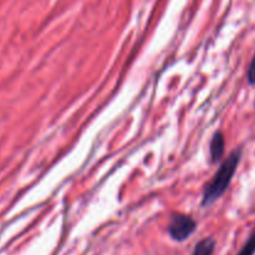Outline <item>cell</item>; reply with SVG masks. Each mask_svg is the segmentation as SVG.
I'll return each mask as SVG.
<instances>
[{"mask_svg":"<svg viewBox=\"0 0 255 255\" xmlns=\"http://www.w3.org/2000/svg\"><path fill=\"white\" fill-rule=\"evenodd\" d=\"M242 158V148H237L236 151L229 154L228 158L222 163L213 179L206 186L202 198V206L208 207L213 204L217 199L221 198L224 192L228 189L232 178L236 174L238 164Z\"/></svg>","mask_w":255,"mask_h":255,"instance_id":"1","label":"cell"},{"mask_svg":"<svg viewBox=\"0 0 255 255\" xmlns=\"http://www.w3.org/2000/svg\"><path fill=\"white\" fill-rule=\"evenodd\" d=\"M197 222L186 214L176 213L168 223V234L173 241L184 242L196 232Z\"/></svg>","mask_w":255,"mask_h":255,"instance_id":"2","label":"cell"},{"mask_svg":"<svg viewBox=\"0 0 255 255\" xmlns=\"http://www.w3.org/2000/svg\"><path fill=\"white\" fill-rule=\"evenodd\" d=\"M224 148H226V139L221 131L216 132L212 137L211 144H209V152H211V159L213 163L218 162L223 157Z\"/></svg>","mask_w":255,"mask_h":255,"instance_id":"3","label":"cell"},{"mask_svg":"<svg viewBox=\"0 0 255 255\" xmlns=\"http://www.w3.org/2000/svg\"><path fill=\"white\" fill-rule=\"evenodd\" d=\"M216 248V242L212 238H206L199 242L192 255H212Z\"/></svg>","mask_w":255,"mask_h":255,"instance_id":"4","label":"cell"},{"mask_svg":"<svg viewBox=\"0 0 255 255\" xmlns=\"http://www.w3.org/2000/svg\"><path fill=\"white\" fill-rule=\"evenodd\" d=\"M254 253H255V232L252 234V237L248 239V242H247L246 246L243 247V249H242L241 253L238 255H254Z\"/></svg>","mask_w":255,"mask_h":255,"instance_id":"5","label":"cell"},{"mask_svg":"<svg viewBox=\"0 0 255 255\" xmlns=\"http://www.w3.org/2000/svg\"><path fill=\"white\" fill-rule=\"evenodd\" d=\"M248 82L253 86L255 85V55L252 60L251 65H249V69H248Z\"/></svg>","mask_w":255,"mask_h":255,"instance_id":"6","label":"cell"}]
</instances>
